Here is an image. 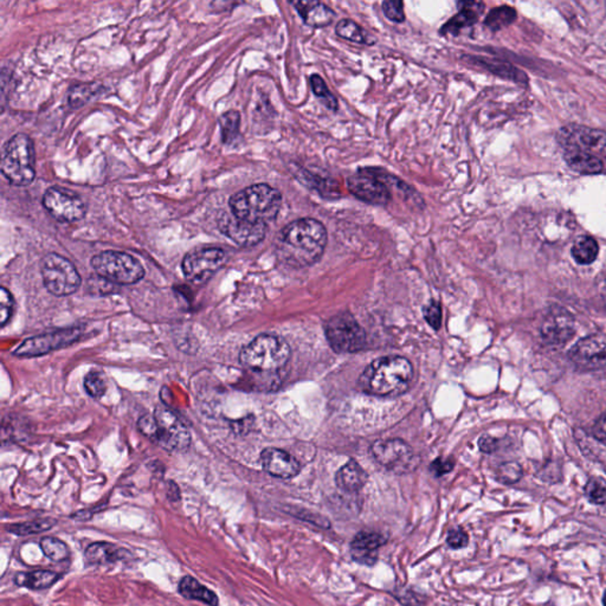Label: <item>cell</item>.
Here are the masks:
<instances>
[{
  "label": "cell",
  "mask_w": 606,
  "mask_h": 606,
  "mask_svg": "<svg viewBox=\"0 0 606 606\" xmlns=\"http://www.w3.org/2000/svg\"><path fill=\"white\" fill-rule=\"evenodd\" d=\"M327 231L321 221L301 218L285 225L277 237V254L289 267H310L323 257Z\"/></svg>",
  "instance_id": "6da1fadb"
},
{
  "label": "cell",
  "mask_w": 606,
  "mask_h": 606,
  "mask_svg": "<svg viewBox=\"0 0 606 606\" xmlns=\"http://www.w3.org/2000/svg\"><path fill=\"white\" fill-rule=\"evenodd\" d=\"M413 367L398 356H389L372 361L361 374L359 385L366 393L392 397L404 393L410 387Z\"/></svg>",
  "instance_id": "7a4b0ae2"
},
{
  "label": "cell",
  "mask_w": 606,
  "mask_h": 606,
  "mask_svg": "<svg viewBox=\"0 0 606 606\" xmlns=\"http://www.w3.org/2000/svg\"><path fill=\"white\" fill-rule=\"evenodd\" d=\"M282 195L268 184H256L231 195L230 210L233 216L252 224L275 221L280 213Z\"/></svg>",
  "instance_id": "3957f363"
},
{
  "label": "cell",
  "mask_w": 606,
  "mask_h": 606,
  "mask_svg": "<svg viewBox=\"0 0 606 606\" xmlns=\"http://www.w3.org/2000/svg\"><path fill=\"white\" fill-rule=\"evenodd\" d=\"M138 428L149 440L167 451L182 453L190 446L191 435L178 415L165 405H158L153 415L141 417Z\"/></svg>",
  "instance_id": "277c9868"
},
{
  "label": "cell",
  "mask_w": 606,
  "mask_h": 606,
  "mask_svg": "<svg viewBox=\"0 0 606 606\" xmlns=\"http://www.w3.org/2000/svg\"><path fill=\"white\" fill-rule=\"evenodd\" d=\"M289 359L290 347L277 335H259L239 353L243 367L256 374H277L288 364Z\"/></svg>",
  "instance_id": "5b68a950"
},
{
  "label": "cell",
  "mask_w": 606,
  "mask_h": 606,
  "mask_svg": "<svg viewBox=\"0 0 606 606\" xmlns=\"http://www.w3.org/2000/svg\"><path fill=\"white\" fill-rule=\"evenodd\" d=\"M1 174L13 186H29L36 177L34 141L24 133L10 139L1 154Z\"/></svg>",
  "instance_id": "8992f818"
},
{
  "label": "cell",
  "mask_w": 606,
  "mask_h": 606,
  "mask_svg": "<svg viewBox=\"0 0 606 606\" xmlns=\"http://www.w3.org/2000/svg\"><path fill=\"white\" fill-rule=\"evenodd\" d=\"M90 263L98 276L115 285H129L144 279L142 264L126 252L103 251L95 255Z\"/></svg>",
  "instance_id": "52a82bcc"
},
{
  "label": "cell",
  "mask_w": 606,
  "mask_h": 606,
  "mask_svg": "<svg viewBox=\"0 0 606 606\" xmlns=\"http://www.w3.org/2000/svg\"><path fill=\"white\" fill-rule=\"evenodd\" d=\"M43 283L55 296H68L81 287L82 279L76 268L68 259L51 252L41 262Z\"/></svg>",
  "instance_id": "ba28073f"
},
{
  "label": "cell",
  "mask_w": 606,
  "mask_h": 606,
  "mask_svg": "<svg viewBox=\"0 0 606 606\" xmlns=\"http://www.w3.org/2000/svg\"><path fill=\"white\" fill-rule=\"evenodd\" d=\"M327 341L335 352L349 354L361 351L366 344V334L356 318L341 313L329 318L325 325Z\"/></svg>",
  "instance_id": "9c48e42d"
},
{
  "label": "cell",
  "mask_w": 606,
  "mask_h": 606,
  "mask_svg": "<svg viewBox=\"0 0 606 606\" xmlns=\"http://www.w3.org/2000/svg\"><path fill=\"white\" fill-rule=\"evenodd\" d=\"M371 454L380 466L398 475L412 473L420 466V457L402 440L376 442L371 446Z\"/></svg>",
  "instance_id": "30bf717a"
},
{
  "label": "cell",
  "mask_w": 606,
  "mask_h": 606,
  "mask_svg": "<svg viewBox=\"0 0 606 606\" xmlns=\"http://www.w3.org/2000/svg\"><path fill=\"white\" fill-rule=\"evenodd\" d=\"M43 206L60 223H76L87 215V205L76 192L52 186L43 195Z\"/></svg>",
  "instance_id": "8fae6325"
},
{
  "label": "cell",
  "mask_w": 606,
  "mask_h": 606,
  "mask_svg": "<svg viewBox=\"0 0 606 606\" xmlns=\"http://www.w3.org/2000/svg\"><path fill=\"white\" fill-rule=\"evenodd\" d=\"M226 262L223 249L205 246L190 251L184 257L182 269L186 280L192 283L202 284L210 280Z\"/></svg>",
  "instance_id": "7c38bea8"
},
{
  "label": "cell",
  "mask_w": 606,
  "mask_h": 606,
  "mask_svg": "<svg viewBox=\"0 0 606 606\" xmlns=\"http://www.w3.org/2000/svg\"><path fill=\"white\" fill-rule=\"evenodd\" d=\"M348 191L356 198L377 206L390 203L391 192L376 169H361L347 179Z\"/></svg>",
  "instance_id": "4fadbf2b"
},
{
  "label": "cell",
  "mask_w": 606,
  "mask_h": 606,
  "mask_svg": "<svg viewBox=\"0 0 606 606\" xmlns=\"http://www.w3.org/2000/svg\"><path fill=\"white\" fill-rule=\"evenodd\" d=\"M81 335L80 328H68L51 332L47 334L37 335L23 341L13 354L16 356H39L52 352L58 348L74 344Z\"/></svg>",
  "instance_id": "5bb4252c"
},
{
  "label": "cell",
  "mask_w": 606,
  "mask_h": 606,
  "mask_svg": "<svg viewBox=\"0 0 606 606\" xmlns=\"http://www.w3.org/2000/svg\"><path fill=\"white\" fill-rule=\"evenodd\" d=\"M568 358L585 371L606 369L605 335H589L579 340L568 352Z\"/></svg>",
  "instance_id": "9a60e30c"
},
{
  "label": "cell",
  "mask_w": 606,
  "mask_h": 606,
  "mask_svg": "<svg viewBox=\"0 0 606 606\" xmlns=\"http://www.w3.org/2000/svg\"><path fill=\"white\" fill-rule=\"evenodd\" d=\"M218 229L233 243L243 248L257 246L262 242L267 233V225L252 224L242 221L233 216L232 213L221 215L218 219Z\"/></svg>",
  "instance_id": "2e32d148"
},
{
  "label": "cell",
  "mask_w": 606,
  "mask_h": 606,
  "mask_svg": "<svg viewBox=\"0 0 606 606\" xmlns=\"http://www.w3.org/2000/svg\"><path fill=\"white\" fill-rule=\"evenodd\" d=\"M263 469L268 474L279 479H292L300 473V463L292 455L284 450L268 448L261 454Z\"/></svg>",
  "instance_id": "e0dca14e"
},
{
  "label": "cell",
  "mask_w": 606,
  "mask_h": 606,
  "mask_svg": "<svg viewBox=\"0 0 606 606\" xmlns=\"http://www.w3.org/2000/svg\"><path fill=\"white\" fill-rule=\"evenodd\" d=\"M385 543V537L380 533L369 530L359 532L351 543L353 560L361 565L372 566L377 563L379 548Z\"/></svg>",
  "instance_id": "ac0fdd59"
},
{
  "label": "cell",
  "mask_w": 606,
  "mask_h": 606,
  "mask_svg": "<svg viewBox=\"0 0 606 606\" xmlns=\"http://www.w3.org/2000/svg\"><path fill=\"white\" fill-rule=\"evenodd\" d=\"M541 334L550 344H563L574 334L573 318L566 310H556L543 321Z\"/></svg>",
  "instance_id": "d6986e66"
},
{
  "label": "cell",
  "mask_w": 606,
  "mask_h": 606,
  "mask_svg": "<svg viewBox=\"0 0 606 606\" xmlns=\"http://www.w3.org/2000/svg\"><path fill=\"white\" fill-rule=\"evenodd\" d=\"M457 14H455L454 17L449 19L442 26V34H453L457 36L461 30L464 28H469L475 24L479 21L481 14L484 13V3H477V1H461L458 3Z\"/></svg>",
  "instance_id": "ffe728a7"
},
{
  "label": "cell",
  "mask_w": 606,
  "mask_h": 606,
  "mask_svg": "<svg viewBox=\"0 0 606 606\" xmlns=\"http://www.w3.org/2000/svg\"><path fill=\"white\" fill-rule=\"evenodd\" d=\"M128 556H131L129 552L111 543H91L85 552V563L93 566L114 565Z\"/></svg>",
  "instance_id": "44dd1931"
},
{
  "label": "cell",
  "mask_w": 606,
  "mask_h": 606,
  "mask_svg": "<svg viewBox=\"0 0 606 606\" xmlns=\"http://www.w3.org/2000/svg\"><path fill=\"white\" fill-rule=\"evenodd\" d=\"M570 133L568 149H578L581 151H594L606 158L605 131L591 129V128H576Z\"/></svg>",
  "instance_id": "7402d4cb"
},
{
  "label": "cell",
  "mask_w": 606,
  "mask_h": 606,
  "mask_svg": "<svg viewBox=\"0 0 606 606\" xmlns=\"http://www.w3.org/2000/svg\"><path fill=\"white\" fill-rule=\"evenodd\" d=\"M292 5L301 16L305 24L315 29L325 28L334 21V11L320 1H295Z\"/></svg>",
  "instance_id": "603a6c76"
},
{
  "label": "cell",
  "mask_w": 606,
  "mask_h": 606,
  "mask_svg": "<svg viewBox=\"0 0 606 606\" xmlns=\"http://www.w3.org/2000/svg\"><path fill=\"white\" fill-rule=\"evenodd\" d=\"M369 481L367 473L362 469L359 463L349 461L345 464L335 476L336 486L346 493H356L365 487Z\"/></svg>",
  "instance_id": "cb8c5ba5"
},
{
  "label": "cell",
  "mask_w": 606,
  "mask_h": 606,
  "mask_svg": "<svg viewBox=\"0 0 606 606\" xmlns=\"http://www.w3.org/2000/svg\"><path fill=\"white\" fill-rule=\"evenodd\" d=\"M179 594L190 600H198L208 606L219 605V599L213 589L200 584L199 581L191 576H185L179 581Z\"/></svg>",
  "instance_id": "d4e9b609"
},
{
  "label": "cell",
  "mask_w": 606,
  "mask_h": 606,
  "mask_svg": "<svg viewBox=\"0 0 606 606\" xmlns=\"http://www.w3.org/2000/svg\"><path fill=\"white\" fill-rule=\"evenodd\" d=\"M565 159L567 165L581 174H597L604 169L603 162L594 157L592 153L585 152L578 149H567L565 153Z\"/></svg>",
  "instance_id": "484cf974"
},
{
  "label": "cell",
  "mask_w": 606,
  "mask_h": 606,
  "mask_svg": "<svg viewBox=\"0 0 606 606\" xmlns=\"http://www.w3.org/2000/svg\"><path fill=\"white\" fill-rule=\"evenodd\" d=\"M60 574L49 570H37L31 572H19L14 576V584L30 589H45L58 581Z\"/></svg>",
  "instance_id": "4316f807"
},
{
  "label": "cell",
  "mask_w": 606,
  "mask_h": 606,
  "mask_svg": "<svg viewBox=\"0 0 606 606\" xmlns=\"http://www.w3.org/2000/svg\"><path fill=\"white\" fill-rule=\"evenodd\" d=\"M335 32L341 39L349 41V42L358 43V44L372 45L377 42L376 37L371 36L369 32H366L359 24H356V21H351V19H341L336 24Z\"/></svg>",
  "instance_id": "83f0119b"
},
{
  "label": "cell",
  "mask_w": 606,
  "mask_h": 606,
  "mask_svg": "<svg viewBox=\"0 0 606 606\" xmlns=\"http://www.w3.org/2000/svg\"><path fill=\"white\" fill-rule=\"evenodd\" d=\"M599 246L594 238L589 236H583L578 238L572 246L573 259H576L579 264H591L597 259Z\"/></svg>",
  "instance_id": "f1b7e54d"
},
{
  "label": "cell",
  "mask_w": 606,
  "mask_h": 606,
  "mask_svg": "<svg viewBox=\"0 0 606 606\" xmlns=\"http://www.w3.org/2000/svg\"><path fill=\"white\" fill-rule=\"evenodd\" d=\"M515 19H517L515 9L510 6H499L488 13L487 17L484 19V25L496 32L502 30L506 26L510 25Z\"/></svg>",
  "instance_id": "f546056e"
},
{
  "label": "cell",
  "mask_w": 606,
  "mask_h": 606,
  "mask_svg": "<svg viewBox=\"0 0 606 606\" xmlns=\"http://www.w3.org/2000/svg\"><path fill=\"white\" fill-rule=\"evenodd\" d=\"M101 93V88L95 83H83L75 85L69 90V105L75 109L85 106L88 102L95 98L98 94Z\"/></svg>",
  "instance_id": "4dcf8cb0"
},
{
  "label": "cell",
  "mask_w": 606,
  "mask_h": 606,
  "mask_svg": "<svg viewBox=\"0 0 606 606\" xmlns=\"http://www.w3.org/2000/svg\"><path fill=\"white\" fill-rule=\"evenodd\" d=\"M221 140L225 144H231L237 140L241 127V115L236 111H229L219 118Z\"/></svg>",
  "instance_id": "1f68e13d"
},
{
  "label": "cell",
  "mask_w": 606,
  "mask_h": 606,
  "mask_svg": "<svg viewBox=\"0 0 606 606\" xmlns=\"http://www.w3.org/2000/svg\"><path fill=\"white\" fill-rule=\"evenodd\" d=\"M39 546L42 548L44 556L49 558L54 563H62L70 556V551L67 543H63L60 539L54 537H45L41 539Z\"/></svg>",
  "instance_id": "d6a6232c"
},
{
  "label": "cell",
  "mask_w": 606,
  "mask_h": 606,
  "mask_svg": "<svg viewBox=\"0 0 606 606\" xmlns=\"http://www.w3.org/2000/svg\"><path fill=\"white\" fill-rule=\"evenodd\" d=\"M55 525L56 521L52 519H41V520L9 526L8 532L14 535H19V537H26V535L39 534V533L47 532Z\"/></svg>",
  "instance_id": "836d02e7"
},
{
  "label": "cell",
  "mask_w": 606,
  "mask_h": 606,
  "mask_svg": "<svg viewBox=\"0 0 606 606\" xmlns=\"http://www.w3.org/2000/svg\"><path fill=\"white\" fill-rule=\"evenodd\" d=\"M310 82L313 93L315 94V96H316L320 101L323 102V105H325L329 111H338V108H339L338 100H336L334 95L332 94L331 90L328 89V87H327L326 83L323 81V77L320 76V75H316V74H314V75H312V76L310 77Z\"/></svg>",
  "instance_id": "e575fe53"
},
{
  "label": "cell",
  "mask_w": 606,
  "mask_h": 606,
  "mask_svg": "<svg viewBox=\"0 0 606 606\" xmlns=\"http://www.w3.org/2000/svg\"><path fill=\"white\" fill-rule=\"evenodd\" d=\"M85 389L90 397L98 399L105 396L107 391V380L105 374L100 371H90L85 378Z\"/></svg>",
  "instance_id": "d590c367"
},
{
  "label": "cell",
  "mask_w": 606,
  "mask_h": 606,
  "mask_svg": "<svg viewBox=\"0 0 606 606\" xmlns=\"http://www.w3.org/2000/svg\"><path fill=\"white\" fill-rule=\"evenodd\" d=\"M585 494L591 504L604 505L606 504V481L600 477L589 479L585 486Z\"/></svg>",
  "instance_id": "8d00e7d4"
},
{
  "label": "cell",
  "mask_w": 606,
  "mask_h": 606,
  "mask_svg": "<svg viewBox=\"0 0 606 606\" xmlns=\"http://www.w3.org/2000/svg\"><path fill=\"white\" fill-rule=\"evenodd\" d=\"M521 476V466L517 463H505L497 470V479L505 484H515Z\"/></svg>",
  "instance_id": "74e56055"
},
{
  "label": "cell",
  "mask_w": 606,
  "mask_h": 606,
  "mask_svg": "<svg viewBox=\"0 0 606 606\" xmlns=\"http://www.w3.org/2000/svg\"><path fill=\"white\" fill-rule=\"evenodd\" d=\"M14 301L12 295L8 289L3 287L0 290V325L5 327L12 316Z\"/></svg>",
  "instance_id": "f35d334b"
},
{
  "label": "cell",
  "mask_w": 606,
  "mask_h": 606,
  "mask_svg": "<svg viewBox=\"0 0 606 606\" xmlns=\"http://www.w3.org/2000/svg\"><path fill=\"white\" fill-rule=\"evenodd\" d=\"M487 68L490 69L500 76L508 77L513 81H526V75L523 72H519L517 69L512 68L508 64L504 63H487Z\"/></svg>",
  "instance_id": "ab89813d"
},
{
  "label": "cell",
  "mask_w": 606,
  "mask_h": 606,
  "mask_svg": "<svg viewBox=\"0 0 606 606\" xmlns=\"http://www.w3.org/2000/svg\"><path fill=\"white\" fill-rule=\"evenodd\" d=\"M426 323L433 327L435 331H438L442 326V308L441 305L437 301H430L425 305L423 310Z\"/></svg>",
  "instance_id": "60d3db41"
},
{
  "label": "cell",
  "mask_w": 606,
  "mask_h": 606,
  "mask_svg": "<svg viewBox=\"0 0 606 606\" xmlns=\"http://www.w3.org/2000/svg\"><path fill=\"white\" fill-rule=\"evenodd\" d=\"M382 11L386 17L394 23H403L405 21V12H404L403 1H384L382 3Z\"/></svg>",
  "instance_id": "b9f144b4"
},
{
  "label": "cell",
  "mask_w": 606,
  "mask_h": 606,
  "mask_svg": "<svg viewBox=\"0 0 606 606\" xmlns=\"http://www.w3.org/2000/svg\"><path fill=\"white\" fill-rule=\"evenodd\" d=\"M446 543L453 550H461V548L468 546L469 537L462 528H455V530H450L448 538H446Z\"/></svg>",
  "instance_id": "7bdbcfd3"
},
{
  "label": "cell",
  "mask_w": 606,
  "mask_h": 606,
  "mask_svg": "<svg viewBox=\"0 0 606 606\" xmlns=\"http://www.w3.org/2000/svg\"><path fill=\"white\" fill-rule=\"evenodd\" d=\"M455 466V461L453 458H437L433 461V464L430 466V471L433 475L440 477V476L448 474L449 471L453 470Z\"/></svg>",
  "instance_id": "ee69618b"
},
{
  "label": "cell",
  "mask_w": 606,
  "mask_h": 606,
  "mask_svg": "<svg viewBox=\"0 0 606 606\" xmlns=\"http://www.w3.org/2000/svg\"><path fill=\"white\" fill-rule=\"evenodd\" d=\"M479 446L481 451L486 454H492L499 448V440H496L495 437L484 435L479 438Z\"/></svg>",
  "instance_id": "f6af8a7d"
},
{
  "label": "cell",
  "mask_w": 606,
  "mask_h": 606,
  "mask_svg": "<svg viewBox=\"0 0 606 606\" xmlns=\"http://www.w3.org/2000/svg\"><path fill=\"white\" fill-rule=\"evenodd\" d=\"M592 435L598 441L606 444V415L599 417L594 426H592Z\"/></svg>",
  "instance_id": "bcb514c9"
},
{
  "label": "cell",
  "mask_w": 606,
  "mask_h": 606,
  "mask_svg": "<svg viewBox=\"0 0 606 606\" xmlns=\"http://www.w3.org/2000/svg\"><path fill=\"white\" fill-rule=\"evenodd\" d=\"M603 605L606 606V591L603 594Z\"/></svg>",
  "instance_id": "7dc6e473"
}]
</instances>
